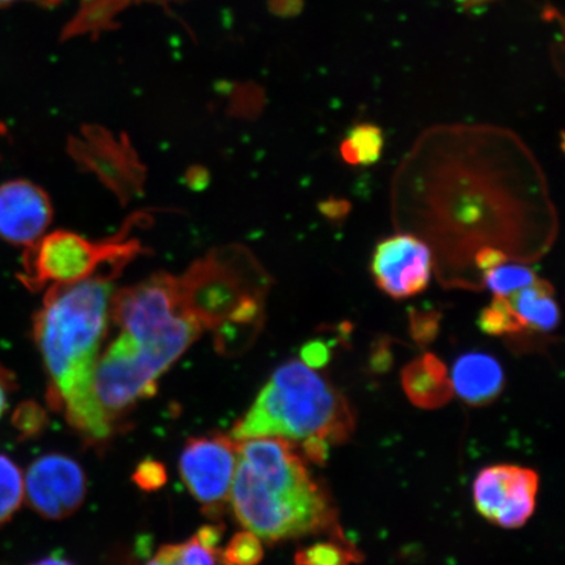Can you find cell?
<instances>
[{"label": "cell", "mask_w": 565, "mask_h": 565, "mask_svg": "<svg viewBox=\"0 0 565 565\" xmlns=\"http://www.w3.org/2000/svg\"><path fill=\"white\" fill-rule=\"evenodd\" d=\"M113 287L97 275L71 285L52 286L34 317L33 334L49 381V404L90 440H105L113 426L94 394V373L108 330Z\"/></svg>", "instance_id": "cell-1"}, {"label": "cell", "mask_w": 565, "mask_h": 565, "mask_svg": "<svg viewBox=\"0 0 565 565\" xmlns=\"http://www.w3.org/2000/svg\"><path fill=\"white\" fill-rule=\"evenodd\" d=\"M231 503L239 524L267 542L320 532L342 536L328 493L291 441L278 437L237 441Z\"/></svg>", "instance_id": "cell-2"}, {"label": "cell", "mask_w": 565, "mask_h": 565, "mask_svg": "<svg viewBox=\"0 0 565 565\" xmlns=\"http://www.w3.org/2000/svg\"><path fill=\"white\" fill-rule=\"evenodd\" d=\"M353 428L355 416L343 395L299 360H289L274 372L230 436L235 441L321 437L338 444L349 439Z\"/></svg>", "instance_id": "cell-3"}, {"label": "cell", "mask_w": 565, "mask_h": 565, "mask_svg": "<svg viewBox=\"0 0 565 565\" xmlns=\"http://www.w3.org/2000/svg\"><path fill=\"white\" fill-rule=\"evenodd\" d=\"M247 263L242 250H221L200 260L182 278H174L183 312L202 330H216L222 351L242 345V330L253 327L260 315Z\"/></svg>", "instance_id": "cell-4"}, {"label": "cell", "mask_w": 565, "mask_h": 565, "mask_svg": "<svg viewBox=\"0 0 565 565\" xmlns=\"http://www.w3.org/2000/svg\"><path fill=\"white\" fill-rule=\"evenodd\" d=\"M111 315L121 334L161 376L201 335L202 329L183 312L174 277L157 275L113 296Z\"/></svg>", "instance_id": "cell-5"}, {"label": "cell", "mask_w": 565, "mask_h": 565, "mask_svg": "<svg viewBox=\"0 0 565 565\" xmlns=\"http://www.w3.org/2000/svg\"><path fill=\"white\" fill-rule=\"evenodd\" d=\"M138 252L129 239L97 243L73 232H53L28 247L23 280L31 288L71 285L97 277L105 265L117 270Z\"/></svg>", "instance_id": "cell-6"}, {"label": "cell", "mask_w": 565, "mask_h": 565, "mask_svg": "<svg viewBox=\"0 0 565 565\" xmlns=\"http://www.w3.org/2000/svg\"><path fill=\"white\" fill-rule=\"evenodd\" d=\"M159 377L129 338L121 334L106 349L95 366L94 394L111 426L140 399L157 394Z\"/></svg>", "instance_id": "cell-7"}, {"label": "cell", "mask_w": 565, "mask_h": 565, "mask_svg": "<svg viewBox=\"0 0 565 565\" xmlns=\"http://www.w3.org/2000/svg\"><path fill=\"white\" fill-rule=\"evenodd\" d=\"M237 466V441L210 435L189 439L180 457V472L190 493L209 518H218L231 498Z\"/></svg>", "instance_id": "cell-8"}, {"label": "cell", "mask_w": 565, "mask_h": 565, "mask_svg": "<svg viewBox=\"0 0 565 565\" xmlns=\"http://www.w3.org/2000/svg\"><path fill=\"white\" fill-rule=\"evenodd\" d=\"M540 477L532 469L494 465L479 472L472 492L477 510L494 525L515 529L535 510Z\"/></svg>", "instance_id": "cell-9"}, {"label": "cell", "mask_w": 565, "mask_h": 565, "mask_svg": "<svg viewBox=\"0 0 565 565\" xmlns=\"http://www.w3.org/2000/svg\"><path fill=\"white\" fill-rule=\"evenodd\" d=\"M24 491L34 512L47 520H63L86 499L87 480L82 466L65 455L35 459L26 471Z\"/></svg>", "instance_id": "cell-10"}, {"label": "cell", "mask_w": 565, "mask_h": 565, "mask_svg": "<svg viewBox=\"0 0 565 565\" xmlns=\"http://www.w3.org/2000/svg\"><path fill=\"white\" fill-rule=\"evenodd\" d=\"M371 271L381 291L393 299H408L426 291L433 256L419 238L392 236L383 239L374 250Z\"/></svg>", "instance_id": "cell-11"}, {"label": "cell", "mask_w": 565, "mask_h": 565, "mask_svg": "<svg viewBox=\"0 0 565 565\" xmlns=\"http://www.w3.org/2000/svg\"><path fill=\"white\" fill-rule=\"evenodd\" d=\"M53 218L51 198L26 180L0 186V238L30 247L45 236Z\"/></svg>", "instance_id": "cell-12"}, {"label": "cell", "mask_w": 565, "mask_h": 565, "mask_svg": "<svg viewBox=\"0 0 565 565\" xmlns=\"http://www.w3.org/2000/svg\"><path fill=\"white\" fill-rule=\"evenodd\" d=\"M450 381L465 402L483 406L503 391L504 373L497 359L483 352H470L457 360Z\"/></svg>", "instance_id": "cell-13"}, {"label": "cell", "mask_w": 565, "mask_h": 565, "mask_svg": "<svg viewBox=\"0 0 565 565\" xmlns=\"http://www.w3.org/2000/svg\"><path fill=\"white\" fill-rule=\"evenodd\" d=\"M402 386L408 399L424 409L440 408L455 394L447 366L434 353H426L406 365L402 371Z\"/></svg>", "instance_id": "cell-14"}, {"label": "cell", "mask_w": 565, "mask_h": 565, "mask_svg": "<svg viewBox=\"0 0 565 565\" xmlns=\"http://www.w3.org/2000/svg\"><path fill=\"white\" fill-rule=\"evenodd\" d=\"M508 300L525 330L548 333L561 322V310L554 299V288L545 280L536 279L532 286L511 295V299Z\"/></svg>", "instance_id": "cell-15"}, {"label": "cell", "mask_w": 565, "mask_h": 565, "mask_svg": "<svg viewBox=\"0 0 565 565\" xmlns=\"http://www.w3.org/2000/svg\"><path fill=\"white\" fill-rule=\"evenodd\" d=\"M384 145V132L379 126L360 124L343 139L341 154L350 166H373L380 160Z\"/></svg>", "instance_id": "cell-16"}, {"label": "cell", "mask_w": 565, "mask_h": 565, "mask_svg": "<svg viewBox=\"0 0 565 565\" xmlns=\"http://www.w3.org/2000/svg\"><path fill=\"white\" fill-rule=\"evenodd\" d=\"M218 554L221 551L202 545L194 536L188 542L162 546L146 565H218Z\"/></svg>", "instance_id": "cell-17"}, {"label": "cell", "mask_w": 565, "mask_h": 565, "mask_svg": "<svg viewBox=\"0 0 565 565\" xmlns=\"http://www.w3.org/2000/svg\"><path fill=\"white\" fill-rule=\"evenodd\" d=\"M24 494L23 472L10 457L0 455V526L12 520Z\"/></svg>", "instance_id": "cell-18"}, {"label": "cell", "mask_w": 565, "mask_h": 565, "mask_svg": "<svg viewBox=\"0 0 565 565\" xmlns=\"http://www.w3.org/2000/svg\"><path fill=\"white\" fill-rule=\"evenodd\" d=\"M362 561L363 554L345 541L316 543L295 555V565H351Z\"/></svg>", "instance_id": "cell-19"}, {"label": "cell", "mask_w": 565, "mask_h": 565, "mask_svg": "<svg viewBox=\"0 0 565 565\" xmlns=\"http://www.w3.org/2000/svg\"><path fill=\"white\" fill-rule=\"evenodd\" d=\"M478 327L484 334L493 337L518 334L525 330L510 300L504 296H494L490 306L480 312Z\"/></svg>", "instance_id": "cell-20"}, {"label": "cell", "mask_w": 565, "mask_h": 565, "mask_svg": "<svg viewBox=\"0 0 565 565\" xmlns=\"http://www.w3.org/2000/svg\"><path fill=\"white\" fill-rule=\"evenodd\" d=\"M539 279L532 268L518 265H500L486 271L484 282L494 296H511Z\"/></svg>", "instance_id": "cell-21"}, {"label": "cell", "mask_w": 565, "mask_h": 565, "mask_svg": "<svg viewBox=\"0 0 565 565\" xmlns=\"http://www.w3.org/2000/svg\"><path fill=\"white\" fill-rule=\"evenodd\" d=\"M223 565H258L264 559V546L259 536L246 532L233 535L228 546L221 551Z\"/></svg>", "instance_id": "cell-22"}, {"label": "cell", "mask_w": 565, "mask_h": 565, "mask_svg": "<svg viewBox=\"0 0 565 565\" xmlns=\"http://www.w3.org/2000/svg\"><path fill=\"white\" fill-rule=\"evenodd\" d=\"M47 422L45 409L34 401H24L12 415V426L18 430L20 440L40 436Z\"/></svg>", "instance_id": "cell-23"}, {"label": "cell", "mask_w": 565, "mask_h": 565, "mask_svg": "<svg viewBox=\"0 0 565 565\" xmlns=\"http://www.w3.org/2000/svg\"><path fill=\"white\" fill-rule=\"evenodd\" d=\"M440 313L435 310H409V334L414 341L426 348L440 333Z\"/></svg>", "instance_id": "cell-24"}, {"label": "cell", "mask_w": 565, "mask_h": 565, "mask_svg": "<svg viewBox=\"0 0 565 565\" xmlns=\"http://www.w3.org/2000/svg\"><path fill=\"white\" fill-rule=\"evenodd\" d=\"M167 480L166 466L154 461V459H146V461L140 462L132 475V482L146 492L160 490L167 483Z\"/></svg>", "instance_id": "cell-25"}, {"label": "cell", "mask_w": 565, "mask_h": 565, "mask_svg": "<svg viewBox=\"0 0 565 565\" xmlns=\"http://www.w3.org/2000/svg\"><path fill=\"white\" fill-rule=\"evenodd\" d=\"M301 362L309 369L318 370L327 366L331 359V350L327 342L313 339L302 345L300 351Z\"/></svg>", "instance_id": "cell-26"}, {"label": "cell", "mask_w": 565, "mask_h": 565, "mask_svg": "<svg viewBox=\"0 0 565 565\" xmlns=\"http://www.w3.org/2000/svg\"><path fill=\"white\" fill-rule=\"evenodd\" d=\"M370 365L374 373H385L392 369L393 353L391 351V344L387 343L386 339H380L377 344L374 345L371 353Z\"/></svg>", "instance_id": "cell-27"}, {"label": "cell", "mask_w": 565, "mask_h": 565, "mask_svg": "<svg viewBox=\"0 0 565 565\" xmlns=\"http://www.w3.org/2000/svg\"><path fill=\"white\" fill-rule=\"evenodd\" d=\"M329 441L321 439V437H310V439L302 441L303 455L310 461L324 463L329 455Z\"/></svg>", "instance_id": "cell-28"}, {"label": "cell", "mask_w": 565, "mask_h": 565, "mask_svg": "<svg viewBox=\"0 0 565 565\" xmlns=\"http://www.w3.org/2000/svg\"><path fill=\"white\" fill-rule=\"evenodd\" d=\"M507 258L503 253L497 249H492V247H484V249L480 250L477 256V265L480 270L489 271L492 268L503 265Z\"/></svg>", "instance_id": "cell-29"}, {"label": "cell", "mask_w": 565, "mask_h": 565, "mask_svg": "<svg viewBox=\"0 0 565 565\" xmlns=\"http://www.w3.org/2000/svg\"><path fill=\"white\" fill-rule=\"evenodd\" d=\"M15 377L12 376L10 371L0 366V418L9 407V395L15 391Z\"/></svg>", "instance_id": "cell-30"}, {"label": "cell", "mask_w": 565, "mask_h": 565, "mask_svg": "<svg viewBox=\"0 0 565 565\" xmlns=\"http://www.w3.org/2000/svg\"><path fill=\"white\" fill-rule=\"evenodd\" d=\"M350 203L343 200H328L320 203V210L331 221H342L350 212Z\"/></svg>", "instance_id": "cell-31"}, {"label": "cell", "mask_w": 565, "mask_h": 565, "mask_svg": "<svg viewBox=\"0 0 565 565\" xmlns=\"http://www.w3.org/2000/svg\"><path fill=\"white\" fill-rule=\"evenodd\" d=\"M223 535V527L221 525H207L200 529V532L196 533V539L202 543V545L212 548L218 550V543H221Z\"/></svg>", "instance_id": "cell-32"}, {"label": "cell", "mask_w": 565, "mask_h": 565, "mask_svg": "<svg viewBox=\"0 0 565 565\" xmlns=\"http://www.w3.org/2000/svg\"><path fill=\"white\" fill-rule=\"evenodd\" d=\"M458 2L461 3L463 11H476L479 10L480 7H486L492 2H497V0H458Z\"/></svg>", "instance_id": "cell-33"}, {"label": "cell", "mask_w": 565, "mask_h": 565, "mask_svg": "<svg viewBox=\"0 0 565 565\" xmlns=\"http://www.w3.org/2000/svg\"><path fill=\"white\" fill-rule=\"evenodd\" d=\"M18 2H32L40 6H54L60 3L61 0H0V9H2V7L11 6Z\"/></svg>", "instance_id": "cell-34"}, {"label": "cell", "mask_w": 565, "mask_h": 565, "mask_svg": "<svg viewBox=\"0 0 565 565\" xmlns=\"http://www.w3.org/2000/svg\"><path fill=\"white\" fill-rule=\"evenodd\" d=\"M31 565H75V564L71 563L66 559H63V557H60V556H49V557H45V559H41Z\"/></svg>", "instance_id": "cell-35"}]
</instances>
